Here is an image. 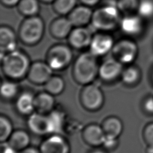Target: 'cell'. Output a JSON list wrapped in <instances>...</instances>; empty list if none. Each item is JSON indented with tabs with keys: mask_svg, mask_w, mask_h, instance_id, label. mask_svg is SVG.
Instances as JSON below:
<instances>
[{
	"mask_svg": "<svg viewBox=\"0 0 153 153\" xmlns=\"http://www.w3.org/2000/svg\"><path fill=\"white\" fill-rule=\"evenodd\" d=\"M1 62L4 75L13 81L27 76L31 65L29 56L18 49L1 56Z\"/></svg>",
	"mask_w": 153,
	"mask_h": 153,
	"instance_id": "6da1fadb",
	"label": "cell"
},
{
	"mask_svg": "<svg viewBox=\"0 0 153 153\" xmlns=\"http://www.w3.org/2000/svg\"><path fill=\"white\" fill-rule=\"evenodd\" d=\"M99 65L97 57L90 51L81 53L72 65V75L74 81L82 85L92 83L99 75Z\"/></svg>",
	"mask_w": 153,
	"mask_h": 153,
	"instance_id": "7a4b0ae2",
	"label": "cell"
},
{
	"mask_svg": "<svg viewBox=\"0 0 153 153\" xmlns=\"http://www.w3.org/2000/svg\"><path fill=\"white\" fill-rule=\"evenodd\" d=\"M120 13L116 2L106 3L93 11L90 23L99 32H109L119 26Z\"/></svg>",
	"mask_w": 153,
	"mask_h": 153,
	"instance_id": "3957f363",
	"label": "cell"
},
{
	"mask_svg": "<svg viewBox=\"0 0 153 153\" xmlns=\"http://www.w3.org/2000/svg\"><path fill=\"white\" fill-rule=\"evenodd\" d=\"M45 31L43 19L38 15L26 17L19 29V38L24 44L33 46L42 39Z\"/></svg>",
	"mask_w": 153,
	"mask_h": 153,
	"instance_id": "277c9868",
	"label": "cell"
},
{
	"mask_svg": "<svg viewBox=\"0 0 153 153\" xmlns=\"http://www.w3.org/2000/svg\"><path fill=\"white\" fill-rule=\"evenodd\" d=\"M70 45L57 44L47 51L45 62L53 71H62L66 69L73 59V52Z\"/></svg>",
	"mask_w": 153,
	"mask_h": 153,
	"instance_id": "5b68a950",
	"label": "cell"
},
{
	"mask_svg": "<svg viewBox=\"0 0 153 153\" xmlns=\"http://www.w3.org/2000/svg\"><path fill=\"white\" fill-rule=\"evenodd\" d=\"M111 52L112 57L123 65H129L136 59L138 47L134 41L123 38L115 42Z\"/></svg>",
	"mask_w": 153,
	"mask_h": 153,
	"instance_id": "8992f818",
	"label": "cell"
},
{
	"mask_svg": "<svg viewBox=\"0 0 153 153\" xmlns=\"http://www.w3.org/2000/svg\"><path fill=\"white\" fill-rule=\"evenodd\" d=\"M79 99L82 106L89 111L100 109L104 102V96L101 88L93 83L84 85Z\"/></svg>",
	"mask_w": 153,
	"mask_h": 153,
	"instance_id": "52a82bcc",
	"label": "cell"
},
{
	"mask_svg": "<svg viewBox=\"0 0 153 153\" xmlns=\"http://www.w3.org/2000/svg\"><path fill=\"white\" fill-rule=\"evenodd\" d=\"M114 39L108 32H99L93 35L89 46V51L96 57H101L111 51Z\"/></svg>",
	"mask_w": 153,
	"mask_h": 153,
	"instance_id": "ba28073f",
	"label": "cell"
},
{
	"mask_svg": "<svg viewBox=\"0 0 153 153\" xmlns=\"http://www.w3.org/2000/svg\"><path fill=\"white\" fill-rule=\"evenodd\" d=\"M53 70L46 62L37 61L31 63L27 78L36 85H44L53 75Z\"/></svg>",
	"mask_w": 153,
	"mask_h": 153,
	"instance_id": "9c48e42d",
	"label": "cell"
},
{
	"mask_svg": "<svg viewBox=\"0 0 153 153\" xmlns=\"http://www.w3.org/2000/svg\"><path fill=\"white\" fill-rule=\"evenodd\" d=\"M123 65L114 57L106 59L99 65L98 76L104 81H114L121 76L124 69Z\"/></svg>",
	"mask_w": 153,
	"mask_h": 153,
	"instance_id": "30bf717a",
	"label": "cell"
},
{
	"mask_svg": "<svg viewBox=\"0 0 153 153\" xmlns=\"http://www.w3.org/2000/svg\"><path fill=\"white\" fill-rule=\"evenodd\" d=\"M93 36L92 32L88 27H75L68 37V42L72 48L82 50L89 47Z\"/></svg>",
	"mask_w": 153,
	"mask_h": 153,
	"instance_id": "8fae6325",
	"label": "cell"
},
{
	"mask_svg": "<svg viewBox=\"0 0 153 153\" xmlns=\"http://www.w3.org/2000/svg\"><path fill=\"white\" fill-rule=\"evenodd\" d=\"M69 145L66 140L59 134H53L41 143V153H69Z\"/></svg>",
	"mask_w": 153,
	"mask_h": 153,
	"instance_id": "7c38bea8",
	"label": "cell"
},
{
	"mask_svg": "<svg viewBox=\"0 0 153 153\" xmlns=\"http://www.w3.org/2000/svg\"><path fill=\"white\" fill-rule=\"evenodd\" d=\"M93 13L91 7L82 4L76 6L68 15V17L74 27L85 26L91 23Z\"/></svg>",
	"mask_w": 153,
	"mask_h": 153,
	"instance_id": "4fadbf2b",
	"label": "cell"
},
{
	"mask_svg": "<svg viewBox=\"0 0 153 153\" xmlns=\"http://www.w3.org/2000/svg\"><path fill=\"white\" fill-rule=\"evenodd\" d=\"M119 26L121 31L128 36H136L139 35L143 27L141 17L133 14H126L121 19Z\"/></svg>",
	"mask_w": 153,
	"mask_h": 153,
	"instance_id": "5bb4252c",
	"label": "cell"
},
{
	"mask_svg": "<svg viewBox=\"0 0 153 153\" xmlns=\"http://www.w3.org/2000/svg\"><path fill=\"white\" fill-rule=\"evenodd\" d=\"M73 25L68 17L63 16L53 20L49 27L51 35L58 39L68 38L73 29Z\"/></svg>",
	"mask_w": 153,
	"mask_h": 153,
	"instance_id": "9a60e30c",
	"label": "cell"
},
{
	"mask_svg": "<svg viewBox=\"0 0 153 153\" xmlns=\"http://www.w3.org/2000/svg\"><path fill=\"white\" fill-rule=\"evenodd\" d=\"M82 136L86 143L93 146L103 145L106 137L102 126L96 124L87 126L82 130Z\"/></svg>",
	"mask_w": 153,
	"mask_h": 153,
	"instance_id": "2e32d148",
	"label": "cell"
},
{
	"mask_svg": "<svg viewBox=\"0 0 153 153\" xmlns=\"http://www.w3.org/2000/svg\"><path fill=\"white\" fill-rule=\"evenodd\" d=\"M17 37L13 29L6 25L0 27L1 54H4L17 48Z\"/></svg>",
	"mask_w": 153,
	"mask_h": 153,
	"instance_id": "e0dca14e",
	"label": "cell"
},
{
	"mask_svg": "<svg viewBox=\"0 0 153 153\" xmlns=\"http://www.w3.org/2000/svg\"><path fill=\"white\" fill-rule=\"evenodd\" d=\"M27 126L35 134L43 135L48 133V118L45 114L38 112L31 114L27 120Z\"/></svg>",
	"mask_w": 153,
	"mask_h": 153,
	"instance_id": "ac0fdd59",
	"label": "cell"
},
{
	"mask_svg": "<svg viewBox=\"0 0 153 153\" xmlns=\"http://www.w3.org/2000/svg\"><path fill=\"white\" fill-rule=\"evenodd\" d=\"M102 128L107 137L117 139L121 134L123 126L121 120L115 116L106 118L101 124Z\"/></svg>",
	"mask_w": 153,
	"mask_h": 153,
	"instance_id": "d6986e66",
	"label": "cell"
},
{
	"mask_svg": "<svg viewBox=\"0 0 153 153\" xmlns=\"http://www.w3.org/2000/svg\"><path fill=\"white\" fill-rule=\"evenodd\" d=\"M54 103V96L45 91L35 96V109L38 112L44 114H48L53 110Z\"/></svg>",
	"mask_w": 153,
	"mask_h": 153,
	"instance_id": "ffe728a7",
	"label": "cell"
},
{
	"mask_svg": "<svg viewBox=\"0 0 153 153\" xmlns=\"http://www.w3.org/2000/svg\"><path fill=\"white\" fill-rule=\"evenodd\" d=\"M35 96L29 91L21 93L17 97L16 107L17 111L23 115H30L35 109Z\"/></svg>",
	"mask_w": 153,
	"mask_h": 153,
	"instance_id": "44dd1931",
	"label": "cell"
},
{
	"mask_svg": "<svg viewBox=\"0 0 153 153\" xmlns=\"http://www.w3.org/2000/svg\"><path fill=\"white\" fill-rule=\"evenodd\" d=\"M30 136L27 132L23 130L13 131L7 142L17 151H20L29 146Z\"/></svg>",
	"mask_w": 153,
	"mask_h": 153,
	"instance_id": "7402d4cb",
	"label": "cell"
},
{
	"mask_svg": "<svg viewBox=\"0 0 153 153\" xmlns=\"http://www.w3.org/2000/svg\"><path fill=\"white\" fill-rule=\"evenodd\" d=\"M47 115L49 134H59L63 129L65 115L62 112L53 110Z\"/></svg>",
	"mask_w": 153,
	"mask_h": 153,
	"instance_id": "603a6c76",
	"label": "cell"
},
{
	"mask_svg": "<svg viewBox=\"0 0 153 153\" xmlns=\"http://www.w3.org/2000/svg\"><path fill=\"white\" fill-rule=\"evenodd\" d=\"M19 12L27 17L36 16L39 11V0H20L17 5Z\"/></svg>",
	"mask_w": 153,
	"mask_h": 153,
	"instance_id": "cb8c5ba5",
	"label": "cell"
},
{
	"mask_svg": "<svg viewBox=\"0 0 153 153\" xmlns=\"http://www.w3.org/2000/svg\"><path fill=\"white\" fill-rule=\"evenodd\" d=\"M45 91L54 96L60 94L65 89L63 79L58 75H53L44 85Z\"/></svg>",
	"mask_w": 153,
	"mask_h": 153,
	"instance_id": "d4e9b609",
	"label": "cell"
},
{
	"mask_svg": "<svg viewBox=\"0 0 153 153\" xmlns=\"http://www.w3.org/2000/svg\"><path fill=\"white\" fill-rule=\"evenodd\" d=\"M140 77L139 69L134 66H128L123 69L121 75V81L126 85H131L136 84Z\"/></svg>",
	"mask_w": 153,
	"mask_h": 153,
	"instance_id": "484cf974",
	"label": "cell"
},
{
	"mask_svg": "<svg viewBox=\"0 0 153 153\" xmlns=\"http://www.w3.org/2000/svg\"><path fill=\"white\" fill-rule=\"evenodd\" d=\"M77 0H55L53 3L54 11L60 16L68 15L76 6Z\"/></svg>",
	"mask_w": 153,
	"mask_h": 153,
	"instance_id": "4316f807",
	"label": "cell"
},
{
	"mask_svg": "<svg viewBox=\"0 0 153 153\" xmlns=\"http://www.w3.org/2000/svg\"><path fill=\"white\" fill-rule=\"evenodd\" d=\"M18 85L13 80H6L2 82L1 85V96L6 99L14 98L18 93Z\"/></svg>",
	"mask_w": 153,
	"mask_h": 153,
	"instance_id": "83f0119b",
	"label": "cell"
},
{
	"mask_svg": "<svg viewBox=\"0 0 153 153\" xmlns=\"http://www.w3.org/2000/svg\"><path fill=\"white\" fill-rule=\"evenodd\" d=\"M13 132L11 121L5 116L0 117V140L1 142H7Z\"/></svg>",
	"mask_w": 153,
	"mask_h": 153,
	"instance_id": "f1b7e54d",
	"label": "cell"
},
{
	"mask_svg": "<svg viewBox=\"0 0 153 153\" xmlns=\"http://www.w3.org/2000/svg\"><path fill=\"white\" fill-rule=\"evenodd\" d=\"M139 2V0H117L116 4L121 13L130 14L134 10H137Z\"/></svg>",
	"mask_w": 153,
	"mask_h": 153,
	"instance_id": "f546056e",
	"label": "cell"
},
{
	"mask_svg": "<svg viewBox=\"0 0 153 153\" xmlns=\"http://www.w3.org/2000/svg\"><path fill=\"white\" fill-rule=\"evenodd\" d=\"M138 15L143 18H150L153 16V0L139 1L137 9Z\"/></svg>",
	"mask_w": 153,
	"mask_h": 153,
	"instance_id": "4dcf8cb0",
	"label": "cell"
},
{
	"mask_svg": "<svg viewBox=\"0 0 153 153\" xmlns=\"http://www.w3.org/2000/svg\"><path fill=\"white\" fill-rule=\"evenodd\" d=\"M143 136L147 146L153 147V123L146 125L143 130Z\"/></svg>",
	"mask_w": 153,
	"mask_h": 153,
	"instance_id": "1f68e13d",
	"label": "cell"
},
{
	"mask_svg": "<svg viewBox=\"0 0 153 153\" xmlns=\"http://www.w3.org/2000/svg\"><path fill=\"white\" fill-rule=\"evenodd\" d=\"M1 153H17L16 151L7 142H1Z\"/></svg>",
	"mask_w": 153,
	"mask_h": 153,
	"instance_id": "d6a6232c",
	"label": "cell"
},
{
	"mask_svg": "<svg viewBox=\"0 0 153 153\" xmlns=\"http://www.w3.org/2000/svg\"><path fill=\"white\" fill-rule=\"evenodd\" d=\"M117 143V139H113V138L105 137V139L103 143V145L106 148L110 149L115 147Z\"/></svg>",
	"mask_w": 153,
	"mask_h": 153,
	"instance_id": "836d02e7",
	"label": "cell"
},
{
	"mask_svg": "<svg viewBox=\"0 0 153 153\" xmlns=\"http://www.w3.org/2000/svg\"><path fill=\"white\" fill-rule=\"evenodd\" d=\"M145 111L150 114H153V97L148 98L144 103Z\"/></svg>",
	"mask_w": 153,
	"mask_h": 153,
	"instance_id": "e575fe53",
	"label": "cell"
},
{
	"mask_svg": "<svg viewBox=\"0 0 153 153\" xmlns=\"http://www.w3.org/2000/svg\"><path fill=\"white\" fill-rule=\"evenodd\" d=\"M1 4L7 7H13L17 6L20 0H0Z\"/></svg>",
	"mask_w": 153,
	"mask_h": 153,
	"instance_id": "d590c367",
	"label": "cell"
},
{
	"mask_svg": "<svg viewBox=\"0 0 153 153\" xmlns=\"http://www.w3.org/2000/svg\"><path fill=\"white\" fill-rule=\"evenodd\" d=\"M82 4L88 6L90 7L95 6L97 5L100 0H79Z\"/></svg>",
	"mask_w": 153,
	"mask_h": 153,
	"instance_id": "8d00e7d4",
	"label": "cell"
},
{
	"mask_svg": "<svg viewBox=\"0 0 153 153\" xmlns=\"http://www.w3.org/2000/svg\"><path fill=\"white\" fill-rule=\"evenodd\" d=\"M17 153H41L39 149L34 147H27Z\"/></svg>",
	"mask_w": 153,
	"mask_h": 153,
	"instance_id": "74e56055",
	"label": "cell"
},
{
	"mask_svg": "<svg viewBox=\"0 0 153 153\" xmlns=\"http://www.w3.org/2000/svg\"><path fill=\"white\" fill-rule=\"evenodd\" d=\"M39 2H42L44 4H50V3H53V2L55 0H39Z\"/></svg>",
	"mask_w": 153,
	"mask_h": 153,
	"instance_id": "f35d334b",
	"label": "cell"
},
{
	"mask_svg": "<svg viewBox=\"0 0 153 153\" xmlns=\"http://www.w3.org/2000/svg\"><path fill=\"white\" fill-rule=\"evenodd\" d=\"M146 153H153V147L147 146Z\"/></svg>",
	"mask_w": 153,
	"mask_h": 153,
	"instance_id": "ab89813d",
	"label": "cell"
},
{
	"mask_svg": "<svg viewBox=\"0 0 153 153\" xmlns=\"http://www.w3.org/2000/svg\"><path fill=\"white\" fill-rule=\"evenodd\" d=\"M91 153H106V152L102 149H96L92 151Z\"/></svg>",
	"mask_w": 153,
	"mask_h": 153,
	"instance_id": "60d3db41",
	"label": "cell"
},
{
	"mask_svg": "<svg viewBox=\"0 0 153 153\" xmlns=\"http://www.w3.org/2000/svg\"><path fill=\"white\" fill-rule=\"evenodd\" d=\"M152 79H153V73H152Z\"/></svg>",
	"mask_w": 153,
	"mask_h": 153,
	"instance_id": "b9f144b4",
	"label": "cell"
}]
</instances>
